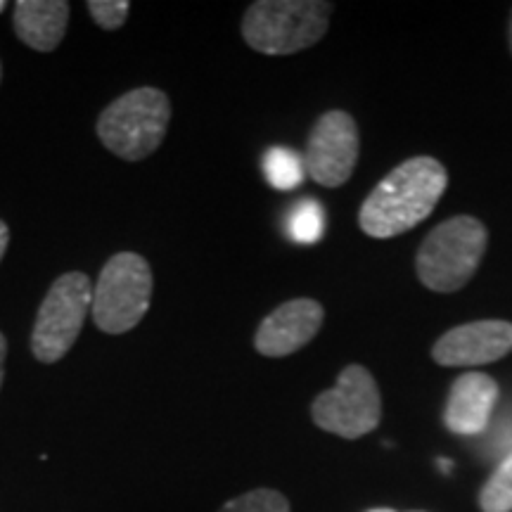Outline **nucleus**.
Returning a JSON list of instances; mask_svg holds the SVG:
<instances>
[{"label": "nucleus", "mask_w": 512, "mask_h": 512, "mask_svg": "<svg viewBox=\"0 0 512 512\" xmlns=\"http://www.w3.org/2000/svg\"><path fill=\"white\" fill-rule=\"evenodd\" d=\"M448 174L434 157H411L375 185L358 211V226L375 240L408 233L432 214L446 192Z\"/></svg>", "instance_id": "obj_1"}, {"label": "nucleus", "mask_w": 512, "mask_h": 512, "mask_svg": "<svg viewBox=\"0 0 512 512\" xmlns=\"http://www.w3.org/2000/svg\"><path fill=\"white\" fill-rule=\"evenodd\" d=\"M335 5L323 0H259L242 17V38L264 55H294L328 34Z\"/></svg>", "instance_id": "obj_2"}, {"label": "nucleus", "mask_w": 512, "mask_h": 512, "mask_svg": "<svg viewBox=\"0 0 512 512\" xmlns=\"http://www.w3.org/2000/svg\"><path fill=\"white\" fill-rule=\"evenodd\" d=\"M489 245L486 226L475 216H453L427 235L415 256L420 283L432 292H458L477 273Z\"/></svg>", "instance_id": "obj_3"}, {"label": "nucleus", "mask_w": 512, "mask_h": 512, "mask_svg": "<svg viewBox=\"0 0 512 512\" xmlns=\"http://www.w3.org/2000/svg\"><path fill=\"white\" fill-rule=\"evenodd\" d=\"M169 121V95L159 88L143 86L107 105L95 128H98L102 145L112 155L121 157L124 162H140L164 143Z\"/></svg>", "instance_id": "obj_4"}, {"label": "nucleus", "mask_w": 512, "mask_h": 512, "mask_svg": "<svg viewBox=\"0 0 512 512\" xmlns=\"http://www.w3.org/2000/svg\"><path fill=\"white\" fill-rule=\"evenodd\" d=\"M152 268L136 252H119L107 261L93 287V320L107 335L131 332L152 304Z\"/></svg>", "instance_id": "obj_5"}, {"label": "nucleus", "mask_w": 512, "mask_h": 512, "mask_svg": "<svg viewBox=\"0 0 512 512\" xmlns=\"http://www.w3.org/2000/svg\"><path fill=\"white\" fill-rule=\"evenodd\" d=\"M93 304V285L86 273H64L50 285L31 332V354L41 363H57L79 339Z\"/></svg>", "instance_id": "obj_6"}, {"label": "nucleus", "mask_w": 512, "mask_h": 512, "mask_svg": "<svg viewBox=\"0 0 512 512\" xmlns=\"http://www.w3.org/2000/svg\"><path fill=\"white\" fill-rule=\"evenodd\" d=\"M311 415L320 430L342 439L363 437L382 420L380 387L368 368L354 363L339 373L335 387L316 396Z\"/></svg>", "instance_id": "obj_7"}, {"label": "nucleus", "mask_w": 512, "mask_h": 512, "mask_svg": "<svg viewBox=\"0 0 512 512\" xmlns=\"http://www.w3.org/2000/svg\"><path fill=\"white\" fill-rule=\"evenodd\" d=\"M361 138L351 114L342 110L325 112L311 128L304 152L306 174L323 188H339L354 174Z\"/></svg>", "instance_id": "obj_8"}, {"label": "nucleus", "mask_w": 512, "mask_h": 512, "mask_svg": "<svg viewBox=\"0 0 512 512\" xmlns=\"http://www.w3.org/2000/svg\"><path fill=\"white\" fill-rule=\"evenodd\" d=\"M512 351V323L475 320L444 332L432 347V358L446 368H477Z\"/></svg>", "instance_id": "obj_9"}, {"label": "nucleus", "mask_w": 512, "mask_h": 512, "mask_svg": "<svg viewBox=\"0 0 512 512\" xmlns=\"http://www.w3.org/2000/svg\"><path fill=\"white\" fill-rule=\"evenodd\" d=\"M323 320L325 311L316 299H292L261 320L254 335V347L261 356L268 358L292 356L318 335Z\"/></svg>", "instance_id": "obj_10"}, {"label": "nucleus", "mask_w": 512, "mask_h": 512, "mask_svg": "<svg viewBox=\"0 0 512 512\" xmlns=\"http://www.w3.org/2000/svg\"><path fill=\"white\" fill-rule=\"evenodd\" d=\"M498 403V384L484 373H465L453 382L444 408V425L460 437H477L489 430Z\"/></svg>", "instance_id": "obj_11"}, {"label": "nucleus", "mask_w": 512, "mask_h": 512, "mask_svg": "<svg viewBox=\"0 0 512 512\" xmlns=\"http://www.w3.org/2000/svg\"><path fill=\"white\" fill-rule=\"evenodd\" d=\"M15 34L38 53H50L62 43L69 24L67 0H19L12 12Z\"/></svg>", "instance_id": "obj_12"}, {"label": "nucleus", "mask_w": 512, "mask_h": 512, "mask_svg": "<svg viewBox=\"0 0 512 512\" xmlns=\"http://www.w3.org/2000/svg\"><path fill=\"white\" fill-rule=\"evenodd\" d=\"M264 174L275 190H294L304 183L306 166L290 147H271L264 155Z\"/></svg>", "instance_id": "obj_13"}, {"label": "nucleus", "mask_w": 512, "mask_h": 512, "mask_svg": "<svg viewBox=\"0 0 512 512\" xmlns=\"http://www.w3.org/2000/svg\"><path fill=\"white\" fill-rule=\"evenodd\" d=\"M325 233V209L313 197L297 202L287 216V235L299 245H313Z\"/></svg>", "instance_id": "obj_14"}, {"label": "nucleus", "mask_w": 512, "mask_h": 512, "mask_svg": "<svg viewBox=\"0 0 512 512\" xmlns=\"http://www.w3.org/2000/svg\"><path fill=\"white\" fill-rule=\"evenodd\" d=\"M479 508L484 512H512V453L498 463L494 475L482 486Z\"/></svg>", "instance_id": "obj_15"}, {"label": "nucleus", "mask_w": 512, "mask_h": 512, "mask_svg": "<svg viewBox=\"0 0 512 512\" xmlns=\"http://www.w3.org/2000/svg\"><path fill=\"white\" fill-rule=\"evenodd\" d=\"M219 512H290V501L275 489H254L228 501Z\"/></svg>", "instance_id": "obj_16"}, {"label": "nucleus", "mask_w": 512, "mask_h": 512, "mask_svg": "<svg viewBox=\"0 0 512 512\" xmlns=\"http://www.w3.org/2000/svg\"><path fill=\"white\" fill-rule=\"evenodd\" d=\"M86 8L100 29L114 31L124 27L128 12H131V3L128 0H91Z\"/></svg>", "instance_id": "obj_17"}, {"label": "nucleus", "mask_w": 512, "mask_h": 512, "mask_svg": "<svg viewBox=\"0 0 512 512\" xmlns=\"http://www.w3.org/2000/svg\"><path fill=\"white\" fill-rule=\"evenodd\" d=\"M5 358H8V339H5L3 332H0V387H3V377H5Z\"/></svg>", "instance_id": "obj_18"}, {"label": "nucleus", "mask_w": 512, "mask_h": 512, "mask_svg": "<svg viewBox=\"0 0 512 512\" xmlns=\"http://www.w3.org/2000/svg\"><path fill=\"white\" fill-rule=\"evenodd\" d=\"M8 245H10V228L0 221V261H3L5 252H8Z\"/></svg>", "instance_id": "obj_19"}, {"label": "nucleus", "mask_w": 512, "mask_h": 512, "mask_svg": "<svg viewBox=\"0 0 512 512\" xmlns=\"http://www.w3.org/2000/svg\"><path fill=\"white\" fill-rule=\"evenodd\" d=\"M451 467H453L451 460H446V458L439 460V470H441V472H451Z\"/></svg>", "instance_id": "obj_20"}, {"label": "nucleus", "mask_w": 512, "mask_h": 512, "mask_svg": "<svg viewBox=\"0 0 512 512\" xmlns=\"http://www.w3.org/2000/svg\"><path fill=\"white\" fill-rule=\"evenodd\" d=\"M368 512H396V510H392V508H373V510H368Z\"/></svg>", "instance_id": "obj_21"}, {"label": "nucleus", "mask_w": 512, "mask_h": 512, "mask_svg": "<svg viewBox=\"0 0 512 512\" xmlns=\"http://www.w3.org/2000/svg\"><path fill=\"white\" fill-rule=\"evenodd\" d=\"M510 50H512V17H510Z\"/></svg>", "instance_id": "obj_22"}, {"label": "nucleus", "mask_w": 512, "mask_h": 512, "mask_svg": "<svg viewBox=\"0 0 512 512\" xmlns=\"http://www.w3.org/2000/svg\"><path fill=\"white\" fill-rule=\"evenodd\" d=\"M5 8H8V5H5V3H3V0H0V12H3Z\"/></svg>", "instance_id": "obj_23"}]
</instances>
